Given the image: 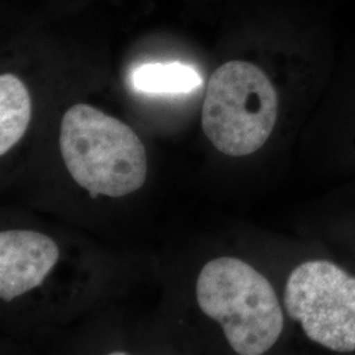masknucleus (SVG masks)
Instances as JSON below:
<instances>
[{
    "label": "nucleus",
    "instance_id": "f257e3e1",
    "mask_svg": "<svg viewBox=\"0 0 355 355\" xmlns=\"http://www.w3.org/2000/svg\"><path fill=\"white\" fill-rule=\"evenodd\" d=\"M60 148L69 174L92 198H121L146 180V152L136 132L89 104L66 111Z\"/></svg>",
    "mask_w": 355,
    "mask_h": 355
},
{
    "label": "nucleus",
    "instance_id": "f03ea898",
    "mask_svg": "<svg viewBox=\"0 0 355 355\" xmlns=\"http://www.w3.org/2000/svg\"><path fill=\"white\" fill-rule=\"evenodd\" d=\"M196 300L224 330L241 355H261L279 340L284 318L277 292L254 267L239 258L220 257L202 268Z\"/></svg>",
    "mask_w": 355,
    "mask_h": 355
},
{
    "label": "nucleus",
    "instance_id": "7ed1b4c3",
    "mask_svg": "<svg viewBox=\"0 0 355 355\" xmlns=\"http://www.w3.org/2000/svg\"><path fill=\"white\" fill-rule=\"evenodd\" d=\"M278 111V92L265 71L246 61H229L208 80L202 125L218 152L245 157L266 144Z\"/></svg>",
    "mask_w": 355,
    "mask_h": 355
},
{
    "label": "nucleus",
    "instance_id": "20e7f679",
    "mask_svg": "<svg viewBox=\"0 0 355 355\" xmlns=\"http://www.w3.org/2000/svg\"><path fill=\"white\" fill-rule=\"evenodd\" d=\"M284 304L306 337L329 350H355V278L329 261H308L287 280Z\"/></svg>",
    "mask_w": 355,
    "mask_h": 355
},
{
    "label": "nucleus",
    "instance_id": "39448f33",
    "mask_svg": "<svg viewBox=\"0 0 355 355\" xmlns=\"http://www.w3.org/2000/svg\"><path fill=\"white\" fill-rule=\"evenodd\" d=\"M60 259L51 237L32 230L0 233V297L4 302L38 287Z\"/></svg>",
    "mask_w": 355,
    "mask_h": 355
},
{
    "label": "nucleus",
    "instance_id": "423d86ee",
    "mask_svg": "<svg viewBox=\"0 0 355 355\" xmlns=\"http://www.w3.org/2000/svg\"><path fill=\"white\" fill-rule=\"evenodd\" d=\"M32 102L26 86L12 74L0 76V154L23 139L31 121Z\"/></svg>",
    "mask_w": 355,
    "mask_h": 355
},
{
    "label": "nucleus",
    "instance_id": "0eeeda50",
    "mask_svg": "<svg viewBox=\"0 0 355 355\" xmlns=\"http://www.w3.org/2000/svg\"><path fill=\"white\" fill-rule=\"evenodd\" d=\"M133 87L149 94H183L202 85L199 73L189 64H148L139 66L132 74Z\"/></svg>",
    "mask_w": 355,
    "mask_h": 355
}]
</instances>
